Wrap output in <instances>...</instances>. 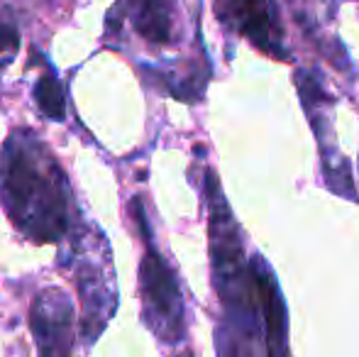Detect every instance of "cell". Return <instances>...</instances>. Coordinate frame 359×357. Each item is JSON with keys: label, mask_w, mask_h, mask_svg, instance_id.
<instances>
[{"label": "cell", "mask_w": 359, "mask_h": 357, "mask_svg": "<svg viewBox=\"0 0 359 357\" xmlns=\"http://www.w3.org/2000/svg\"><path fill=\"white\" fill-rule=\"evenodd\" d=\"M32 333L44 355H67L74 350L76 311L62 289H44L32 304Z\"/></svg>", "instance_id": "cell-6"}, {"label": "cell", "mask_w": 359, "mask_h": 357, "mask_svg": "<svg viewBox=\"0 0 359 357\" xmlns=\"http://www.w3.org/2000/svg\"><path fill=\"white\" fill-rule=\"evenodd\" d=\"M215 13L225 27L259 52L274 59H291L276 0H215Z\"/></svg>", "instance_id": "cell-5"}, {"label": "cell", "mask_w": 359, "mask_h": 357, "mask_svg": "<svg viewBox=\"0 0 359 357\" xmlns=\"http://www.w3.org/2000/svg\"><path fill=\"white\" fill-rule=\"evenodd\" d=\"M72 271L81 299V333L86 343H93L118 306L110 250L95 228L76 238L72 248Z\"/></svg>", "instance_id": "cell-3"}, {"label": "cell", "mask_w": 359, "mask_h": 357, "mask_svg": "<svg viewBox=\"0 0 359 357\" xmlns=\"http://www.w3.org/2000/svg\"><path fill=\"white\" fill-rule=\"evenodd\" d=\"M140 291H142L144 323L161 343L179 345L186 340V306L174 269L166 260L147 245L140 264Z\"/></svg>", "instance_id": "cell-4"}, {"label": "cell", "mask_w": 359, "mask_h": 357, "mask_svg": "<svg viewBox=\"0 0 359 357\" xmlns=\"http://www.w3.org/2000/svg\"><path fill=\"white\" fill-rule=\"evenodd\" d=\"M252 269H255L257 291H259V309L262 321H264L266 330V353L269 355H286L288 353V314L284 296H281L279 281H276L274 271L266 264L262 255H252Z\"/></svg>", "instance_id": "cell-7"}, {"label": "cell", "mask_w": 359, "mask_h": 357, "mask_svg": "<svg viewBox=\"0 0 359 357\" xmlns=\"http://www.w3.org/2000/svg\"><path fill=\"white\" fill-rule=\"evenodd\" d=\"M176 0H133V25L151 44H169L174 39Z\"/></svg>", "instance_id": "cell-8"}, {"label": "cell", "mask_w": 359, "mask_h": 357, "mask_svg": "<svg viewBox=\"0 0 359 357\" xmlns=\"http://www.w3.org/2000/svg\"><path fill=\"white\" fill-rule=\"evenodd\" d=\"M18 42H20L18 29L0 22V67H5L18 54Z\"/></svg>", "instance_id": "cell-10"}, {"label": "cell", "mask_w": 359, "mask_h": 357, "mask_svg": "<svg viewBox=\"0 0 359 357\" xmlns=\"http://www.w3.org/2000/svg\"><path fill=\"white\" fill-rule=\"evenodd\" d=\"M0 198L10 220L34 243L72 230V189L57 159L29 133H13L0 154Z\"/></svg>", "instance_id": "cell-1"}, {"label": "cell", "mask_w": 359, "mask_h": 357, "mask_svg": "<svg viewBox=\"0 0 359 357\" xmlns=\"http://www.w3.org/2000/svg\"><path fill=\"white\" fill-rule=\"evenodd\" d=\"M208 208L213 284L222 304L217 353H266V330L252 260H245L240 225L213 172H208Z\"/></svg>", "instance_id": "cell-2"}, {"label": "cell", "mask_w": 359, "mask_h": 357, "mask_svg": "<svg viewBox=\"0 0 359 357\" xmlns=\"http://www.w3.org/2000/svg\"><path fill=\"white\" fill-rule=\"evenodd\" d=\"M34 98H37L39 110H42L47 118L62 120L64 113H67L62 83H59L57 76H52V74H44V76H39V81L34 83Z\"/></svg>", "instance_id": "cell-9"}]
</instances>
